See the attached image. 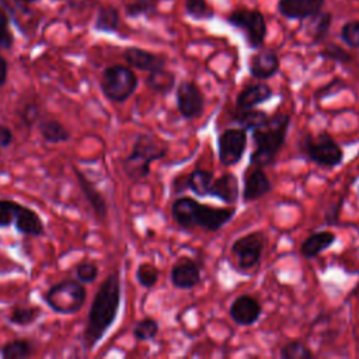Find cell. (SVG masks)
Listing matches in <instances>:
<instances>
[{"instance_id":"46","label":"cell","mask_w":359,"mask_h":359,"mask_svg":"<svg viewBox=\"0 0 359 359\" xmlns=\"http://www.w3.org/2000/svg\"><path fill=\"white\" fill-rule=\"evenodd\" d=\"M8 76V63L7 60L0 55V87H3L7 81Z\"/></svg>"},{"instance_id":"32","label":"cell","mask_w":359,"mask_h":359,"mask_svg":"<svg viewBox=\"0 0 359 359\" xmlns=\"http://www.w3.org/2000/svg\"><path fill=\"white\" fill-rule=\"evenodd\" d=\"M185 13L198 21H208L215 17L213 7L206 0H185Z\"/></svg>"},{"instance_id":"29","label":"cell","mask_w":359,"mask_h":359,"mask_svg":"<svg viewBox=\"0 0 359 359\" xmlns=\"http://www.w3.org/2000/svg\"><path fill=\"white\" fill-rule=\"evenodd\" d=\"M266 118V112L254 108H236L234 114L231 115V119L247 130H252L254 128L259 126Z\"/></svg>"},{"instance_id":"12","label":"cell","mask_w":359,"mask_h":359,"mask_svg":"<svg viewBox=\"0 0 359 359\" xmlns=\"http://www.w3.org/2000/svg\"><path fill=\"white\" fill-rule=\"evenodd\" d=\"M261 313L262 307L259 302L250 294H241L236 297L229 310L231 320L243 327L255 324L261 317Z\"/></svg>"},{"instance_id":"31","label":"cell","mask_w":359,"mask_h":359,"mask_svg":"<svg viewBox=\"0 0 359 359\" xmlns=\"http://www.w3.org/2000/svg\"><path fill=\"white\" fill-rule=\"evenodd\" d=\"M41 316V309L36 306H14L7 316V321L13 325H20V327H27L36 321V318Z\"/></svg>"},{"instance_id":"10","label":"cell","mask_w":359,"mask_h":359,"mask_svg":"<svg viewBox=\"0 0 359 359\" xmlns=\"http://www.w3.org/2000/svg\"><path fill=\"white\" fill-rule=\"evenodd\" d=\"M177 108L182 118L195 119L205 111V95L194 81L184 80L175 88Z\"/></svg>"},{"instance_id":"24","label":"cell","mask_w":359,"mask_h":359,"mask_svg":"<svg viewBox=\"0 0 359 359\" xmlns=\"http://www.w3.org/2000/svg\"><path fill=\"white\" fill-rule=\"evenodd\" d=\"M335 234L332 231H327V230H321V231H316L313 234H310L300 247V254L307 258H316L318 254H321L323 251H325L327 248H330L334 243H335Z\"/></svg>"},{"instance_id":"28","label":"cell","mask_w":359,"mask_h":359,"mask_svg":"<svg viewBox=\"0 0 359 359\" xmlns=\"http://www.w3.org/2000/svg\"><path fill=\"white\" fill-rule=\"evenodd\" d=\"M119 13L112 6H102L97 11L94 28L101 32H116L119 28Z\"/></svg>"},{"instance_id":"37","label":"cell","mask_w":359,"mask_h":359,"mask_svg":"<svg viewBox=\"0 0 359 359\" xmlns=\"http://www.w3.org/2000/svg\"><path fill=\"white\" fill-rule=\"evenodd\" d=\"M320 56L323 59H327V60H331V62H335V63H341V65H346L352 60V55L348 50H345L342 46L337 45L334 42L327 43L320 50Z\"/></svg>"},{"instance_id":"43","label":"cell","mask_w":359,"mask_h":359,"mask_svg":"<svg viewBox=\"0 0 359 359\" xmlns=\"http://www.w3.org/2000/svg\"><path fill=\"white\" fill-rule=\"evenodd\" d=\"M188 188V174H181V175H177L174 180H172V192L175 195H180L182 192H185Z\"/></svg>"},{"instance_id":"16","label":"cell","mask_w":359,"mask_h":359,"mask_svg":"<svg viewBox=\"0 0 359 359\" xmlns=\"http://www.w3.org/2000/svg\"><path fill=\"white\" fill-rule=\"evenodd\" d=\"M123 60L130 66L142 72H153L156 69L165 67V57L136 46L126 48L122 53Z\"/></svg>"},{"instance_id":"30","label":"cell","mask_w":359,"mask_h":359,"mask_svg":"<svg viewBox=\"0 0 359 359\" xmlns=\"http://www.w3.org/2000/svg\"><path fill=\"white\" fill-rule=\"evenodd\" d=\"M34 346L28 339H13L0 348L3 359H25L32 356Z\"/></svg>"},{"instance_id":"25","label":"cell","mask_w":359,"mask_h":359,"mask_svg":"<svg viewBox=\"0 0 359 359\" xmlns=\"http://www.w3.org/2000/svg\"><path fill=\"white\" fill-rule=\"evenodd\" d=\"M41 137L49 144L65 143L70 139V132L56 119H41L38 122Z\"/></svg>"},{"instance_id":"40","label":"cell","mask_w":359,"mask_h":359,"mask_svg":"<svg viewBox=\"0 0 359 359\" xmlns=\"http://www.w3.org/2000/svg\"><path fill=\"white\" fill-rule=\"evenodd\" d=\"M20 203L10 199H0V229L10 227Z\"/></svg>"},{"instance_id":"41","label":"cell","mask_w":359,"mask_h":359,"mask_svg":"<svg viewBox=\"0 0 359 359\" xmlns=\"http://www.w3.org/2000/svg\"><path fill=\"white\" fill-rule=\"evenodd\" d=\"M76 278L81 283H91L98 278V266L94 262L83 261L76 266Z\"/></svg>"},{"instance_id":"11","label":"cell","mask_w":359,"mask_h":359,"mask_svg":"<svg viewBox=\"0 0 359 359\" xmlns=\"http://www.w3.org/2000/svg\"><path fill=\"white\" fill-rule=\"evenodd\" d=\"M170 278L174 287L189 290V289H194L196 285H199L202 278L201 268L194 259L188 257H182L172 265Z\"/></svg>"},{"instance_id":"48","label":"cell","mask_w":359,"mask_h":359,"mask_svg":"<svg viewBox=\"0 0 359 359\" xmlns=\"http://www.w3.org/2000/svg\"><path fill=\"white\" fill-rule=\"evenodd\" d=\"M0 156H1V149H0Z\"/></svg>"},{"instance_id":"20","label":"cell","mask_w":359,"mask_h":359,"mask_svg":"<svg viewBox=\"0 0 359 359\" xmlns=\"http://www.w3.org/2000/svg\"><path fill=\"white\" fill-rule=\"evenodd\" d=\"M199 202L189 196H180L171 205V216L182 229L196 227V210Z\"/></svg>"},{"instance_id":"17","label":"cell","mask_w":359,"mask_h":359,"mask_svg":"<svg viewBox=\"0 0 359 359\" xmlns=\"http://www.w3.org/2000/svg\"><path fill=\"white\" fill-rule=\"evenodd\" d=\"M325 0H279L278 11L289 20L303 21L323 10Z\"/></svg>"},{"instance_id":"3","label":"cell","mask_w":359,"mask_h":359,"mask_svg":"<svg viewBox=\"0 0 359 359\" xmlns=\"http://www.w3.org/2000/svg\"><path fill=\"white\" fill-rule=\"evenodd\" d=\"M167 146L158 143L151 135H137L132 151L122 160V170L132 181H140L150 174V164L167 154Z\"/></svg>"},{"instance_id":"14","label":"cell","mask_w":359,"mask_h":359,"mask_svg":"<svg viewBox=\"0 0 359 359\" xmlns=\"http://www.w3.org/2000/svg\"><path fill=\"white\" fill-rule=\"evenodd\" d=\"M73 171H74V175H76V180H77V184H79V188L83 194V196L86 198L87 203L90 205V208L93 209L95 217L100 220V222H104L108 216V203H107V199L104 198V195L95 188V185L77 168V167H73Z\"/></svg>"},{"instance_id":"42","label":"cell","mask_w":359,"mask_h":359,"mask_svg":"<svg viewBox=\"0 0 359 359\" xmlns=\"http://www.w3.org/2000/svg\"><path fill=\"white\" fill-rule=\"evenodd\" d=\"M8 15L4 10L0 8V48L1 49H11L14 43V36L8 29Z\"/></svg>"},{"instance_id":"19","label":"cell","mask_w":359,"mask_h":359,"mask_svg":"<svg viewBox=\"0 0 359 359\" xmlns=\"http://www.w3.org/2000/svg\"><path fill=\"white\" fill-rule=\"evenodd\" d=\"M272 189V184L268 175L258 167L251 170L244 178L243 199L244 202H254Z\"/></svg>"},{"instance_id":"9","label":"cell","mask_w":359,"mask_h":359,"mask_svg":"<svg viewBox=\"0 0 359 359\" xmlns=\"http://www.w3.org/2000/svg\"><path fill=\"white\" fill-rule=\"evenodd\" d=\"M247 129L240 126L224 129L219 135L217 153L223 165L230 167L241 160L247 147Z\"/></svg>"},{"instance_id":"18","label":"cell","mask_w":359,"mask_h":359,"mask_svg":"<svg viewBox=\"0 0 359 359\" xmlns=\"http://www.w3.org/2000/svg\"><path fill=\"white\" fill-rule=\"evenodd\" d=\"M14 227L18 233L31 236V237H41L45 234V227L39 215L24 205H18L15 216H14Z\"/></svg>"},{"instance_id":"7","label":"cell","mask_w":359,"mask_h":359,"mask_svg":"<svg viewBox=\"0 0 359 359\" xmlns=\"http://www.w3.org/2000/svg\"><path fill=\"white\" fill-rule=\"evenodd\" d=\"M304 156L320 167L334 168L344 160V151L339 144L327 133L318 136H306L300 143Z\"/></svg>"},{"instance_id":"39","label":"cell","mask_w":359,"mask_h":359,"mask_svg":"<svg viewBox=\"0 0 359 359\" xmlns=\"http://www.w3.org/2000/svg\"><path fill=\"white\" fill-rule=\"evenodd\" d=\"M18 115H20V119H21L22 125H25L29 129L41 121L42 112H41V108L36 102H28L22 107V109L20 111Z\"/></svg>"},{"instance_id":"23","label":"cell","mask_w":359,"mask_h":359,"mask_svg":"<svg viewBox=\"0 0 359 359\" xmlns=\"http://www.w3.org/2000/svg\"><path fill=\"white\" fill-rule=\"evenodd\" d=\"M303 21H304L303 28L306 34L311 38L313 43H318L324 41L330 34V28L332 24V14L330 11L320 10L318 13L310 15Z\"/></svg>"},{"instance_id":"13","label":"cell","mask_w":359,"mask_h":359,"mask_svg":"<svg viewBox=\"0 0 359 359\" xmlns=\"http://www.w3.org/2000/svg\"><path fill=\"white\" fill-rule=\"evenodd\" d=\"M234 213V208H215L199 203L196 210V227H202L208 231H217L233 219Z\"/></svg>"},{"instance_id":"47","label":"cell","mask_w":359,"mask_h":359,"mask_svg":"<svg viewBox=\"0 0 359 359\" xmlns=\"http://www.w3.org/2000/svg\"><path fill=\"white\" fill-rule=\"evenodd\" d=\"M24 3H35V1H38V0H22Z\"/></svg>"},{"instance_id":"34","label":"cell","mask_w":359,"mask_h":359,"mask_svg":"<svg viewBox=\"0 0 359 359\" xmlns=\"http://www.w3.org/2000/svg\"><path fill=\"white\" fill-rule=\"evenodd\" d=\"M158 334V323L154 318L146 317L137 321L133 327V337L137 341H151Z\"/></svg>"},{"instance_id":"2","label":"cell","mask_w":359,"mask_h":359,"mask_svg":"<svg viewBox=\"0 0 359 359\" xmlns=\"http://www.w3.org/2000/svg\"><path fill=\"white\" fill-rule=\"evenodd\" d=\"M290 125V116L286 114L268 115V118L252 132L255 150L250 156V163L254 167L265 168L272 165L278 153L285 144L286 135Z\"/></svg>"},{"instance_id":"44","label":"cell","mask_w":359,"mask_h":359,"mask_svg":"<svg viewBox=\"0 0 359 359\" xmlns=\"http://www.w3.org/2000/svg\"><path fill=\"white\" fill-rule=\"evenodd\" d=\"M14 140V135L11 129L3 123H0V149H7Z\"/></svg>"},{"instance_id":"33","label":"cell","mask_w":359,"mask_h":359,"mask_svg":"<svg viewBox=\"0 0 359 359\" xmlns=\"http://www.w3.org/2000/svg\"><path fill=\"white\" fill-rule=\"evenodd\" d=\"M156 11H157V0H133L128 3L125 7V13L130 18H136L142 15L150 17L156 14Z\"/></svg>"},{"instance_id":"26","label":"cell","mask_w":359,"mask_h":359,"mask_svg":"<svg viewBox=\"0 0 359 359\" xmlns=\"http://www.w3.org/2000/svg\"><path fill=\"white\" fill-rule=\"evenodd\" d=\"M146 86L157 93V94H168L174 90L175 86V74L165 67L156 69L153 72H149V76L146 79Z\"/></svg>"},{"instance_id":"4","label":"cell","mask_w":359,"mask_h":359,"mask_svg":"<svg viewBox=\"0 0 359 359\" xmlns=\"http://www.w3.org/2000/svg\"><path fill=\"white\" fill-rule=\"evenodd\" d=\"M87 299L84 285L77 279H63L52 285L43 294L48 307L56 314L70 316L77 313Z\"/></svg>"},{"instance_id":"1","label":"cell","mask_w":359,"mask_h":359,"mask_svg":"<svg viewBox=\"0 0 359 359\" xmlns=\"http://www.w3.org/2000/svg\"><path fill=\"white\" fill-rule=\"evenodd\" d=\"M122 299L119 271L111 272L100 285L91 302L87 323L81 335L83 348L93 351L116 320Z\"/></svg>"},{"instance_id":"38","label":"cell","mask_w":359,"mask_h":359,"mask_svg":"<svg viewBox=\"0 0 359 359\" xmlns=\"http://www.w3.org/2000/svg\"><path fill=\"white\" fill-rule=\"evenodd\" d=\"M339 36L345 45L352 49H359V20H352L341 27Z\"/></svg>"},{"instance_id":"22","label":"cell","mask_w":359,"mask_h":359,"mask_svg":"<svg viewBox=\"0 0 359 359\" xmlns=\"http://www.w3.org/2000/svg\"><path fill=\"white\" fill-rule=\"evenodd\" d=\"M273 97L272 88L265 83H255L245 87L236 98V108H255Z\"/></svg>"},{"instance_id":"15","label":"cell","mask_w":359,"mask_h":359,"mask_svg":"<svg viewBox=\"0 0 359 359\" xmlns=\"http://www.w3.org/2000/svg\"><path fill=\"white\" fill-rule=\"evenodd\" d=\"M280 67L279 56L272 49H261L248 59V72L255 79H269Z\"/></svg>"},{"instance_id":"8","label":"cell","mask_w":359,"mask_h":359,"mask_svg":"<svg viewBox=\"0 0 359 359\" xmlns=\"http://www.w3.org/2000/svg\"><path fill=\"white\" fill-rule=\"evenodd\" d=\"M265 245V234L261 231L248 233L240 238H237L231 244V254L237 259V265L240 269H251L258 265L262 257Z\"/></svg>"},{"instance_id":"21","label":"cell","mask_w":359,"mask_h":359,"mask_svg":"<svg viewBox=\"0 0 359 359\" xmlns=\"http://www.w3.org/2000/svg\"><path fill=\"white\" fill-rule=\"evenodd\" d=\"M209 195L219 198L224 203L234 205L240 198V187L237 177L233 172H224L217 180H213Z\"/></svg>"},{"instance_id":"45","label":"cell","mask_w":359,"mask_h":359,"mask_svg":"<svg viewBox=\"0 0 359 359\" xmlns=\"http://www.w3.org/2000/svg\"><path fill=\"white\" fill-rule=\"evenodd\" d=\"M342 201H339L335 206H332V209H330L325 215V223L330 226H337L339 222V209L342 206Z\"/></svg>"},{"instance_id":"27","label":"cell","mask_w":359,"mask_h":359,"mask_svg":"<svg viewBox=\"0 0 359 359\" xmlns=\"http://www.w3.org/2000/svg\"><path fill=\"white\" fill-rule=\"evenodd\" d=\"M213 180H215V177H213L212 171L196 168L188 174V188L196 196H206V195H209Z\"/></svg>"},{"instance_id":"5","label":"cell","mask_w":359,"mask_h":359,"mask_svg":"<svg viewBox=\"0 0 359 359\" xmlns=\"http://www.w3.org/2000/svg\"><path fill=\"white\" fill-rule=\"evenodd\" d=\"M139 84L136 73L126 66L112 65L104 69L100 79V88L111 102H125L133 95Z\"/></svg>"},{"instance_id":"36","label":"cell","mask_w":359,"mask_h":359,"mask_svg":"<svg viewBox=\"0 0 359 359\" xmlns=\"http://www.w3.org/2000/svg\"><path fill=\"white\" fill-rule=\"evenodd\" d=\"M135 276H136V280L140 286H143L146 289H150L158 280V269L150 262H143L137 266Z\"/></svg>"},{"instance_id":"6","label":"cell","mask_w":359,"mask_h":359,"mask_svg":"<svg viewBox=\"0 0 359 359\" xmlns=\"http://www.w3.org/2000/svg\"><path fill=\"white\" fill-rule=\"evenodd\" d=\"M226 21L244 34L250 48H262L266 38V21L259 10L245 7L237 8L227 15Z\"/></svg>"},{"instance_id":"35","label":"cell","mask_w":359,"mask_h":359,"mask_svg":"<svg viewBox=\"0 0 359 359\" xmlns=\"http://www.w3.org/2000/svg\"><path fill=\"white\" fill-rule=\"evenodd\" d=\"M279 356L282 359H311L313 352L300 341H290L280 348Z\"/></svg>"}]
</instances>
